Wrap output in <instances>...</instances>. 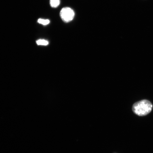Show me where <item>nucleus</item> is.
Segmentation results:
<instances>
[{
  "label": "nucleus",
  "instance_id": "nucleus-4",
  "mask_svg": "<svg viewBox=\"0 0 153 153\" xmlns=\"http://www.w3.org/2000/svg\"><path fill=\"white\" fill-rule=\"evenodd\" d=\"M38 23L43 25H47L50 23V21L48 19H39L38 20Z\"/></svg>",
  "mask_w": 153,
  "mask_h": 153
},
{
  "label": "nucleus",
  "instance_id": "nucleus-2",
  "mask_svg": "<svg viewBox=\"0 0 153 153\" xmlns=\"http://www.w3.org/2000/svg\"><path fill=\"white\" fill-rule=\"evenodd\" d=\"M75 13L73 10L69 7H65L62 8L60 12V16L62 20L65 22L68 23L71 22L74 18Z\"/></svg>",
  "mask_w": 153,
  "mask_h": 153
},
{
  "label": "nucleus",
  "instance_id": "nucleus-3",
  "mask_svg": "<svg viewBox=\"0 0 153 153\" xmlns=\"http://www.w3.org/2000/svg\"><path fill=\"white\" fill-rule=\"evenodd\" d=\"M50 4L53 8H56L60 4V0H50Z\"/></svg>",
  "mask_w": 153,
  "mask_h": 153
},
{
  "label": "nucleus",
  "instance_id": "nucleus-5",
  "mask_svg": "<svg viewBox=\"0 0 153 153\" xmlns=\"http://www.w3.org/2000/svg\"><path fill=\"white\" fill-rule=\"evenodd\" d=\"M36 43L38 45H47L49 42L45 39H40L36 41Z\"/></svg>",
  "mask_w": 153,
  "mask_h": 153
},
{
  "label": "nucleus",
  "instance_id": "nucleus-1",
  "mask_svg": "<svg viewBox=\"0 0 153 153\" xmlns=\"http://www.w3.org/2000/svg\"><path fill=\"white\" fill-rule=\"evenodd\" d=\"M152 104L150 101L143 100L135 102L132 106V111L134 113L140 116L147 115L152 111Z\"/></svg>",
  "mask_w": 153,
  "mask_h": 153
}]
</instances>
